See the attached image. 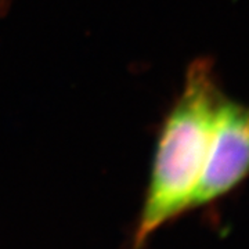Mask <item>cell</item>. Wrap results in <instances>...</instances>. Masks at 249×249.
<instances>
[{"mask_svg":"<svg viewBox=\"0 0 249 249\" xmlns=\"http://www.w3.org/2000/svg\"><path fill=\"white\" fill-rule=\"evenodd\" d=\"M224 96L211 58L188 65L183 90L160 126L132 249H144L154 232L191 211Z\"/></svg>","mask_w":249,"mask_h":249,"instance_id":"6da1fadb","label":"cell"},{"mask_svg":"<svg viewBox=\"0 0 249 249\" xmlns=\"http://www.w3.org/2000/svg\"><path fill=\"white\" fill-rule=\"evenodd\" d=\"M249 178V103L223 97L193 209L231 194Z\"/></svg>","mask_w":249,"mask_h":249,"instance_id":"7a4b0ae2","label":"cell"}]
</instances>
